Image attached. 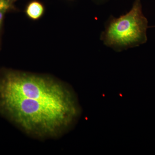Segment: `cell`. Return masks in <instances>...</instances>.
Segmentation results:
<instances>
[{"mask_svg": "<svg viewBox=\"0 0 155 155\" xmlns=\"http://www.w3.org/2000/svg\"><path fill=\"white\" fill-rule=\"evenodd\" d=\"M148 20L142 12L140 0H134L132 8L119 18L111 17L101 35L104 44L117 51L135 47L147 40Z\"/></svg>", "mask_w": 155, "mask_h": 155, "instance_id": "7a4b0ae2", "label": "cell"}, {"mask_svg": "<svg viewBox=\"0 0 155 155\" xmlns=\"http://www.w3.org/2000/svg\"><path fill=\"white\" fill-rule=\"evenodd\" d=\"M12 3H14V2L17 1V0H10Z\"/></svg>", "mask_w": 155, "mask_h": 155, "instance_id": "8992f818", "label": "cell"}, {"mask_svg": "<svg viewBox=\"0 0 155 155\" xmlns=\"http://www.w3.org/2000/svg\"><path fill=\"white\" fill-rule=\"evenodd\" d=\"M81 113L66 82L47 74L0 70V115L31 137L60 138L75 127Z\"/></svg>", "mask_w": 155, "mask_h": 155, "instance_id": "6da1fadb", "label": "cell"}, {"mask_svg": "<svg viewBox=\"0 0 155 155\" xmlns=\"http://www.w3.org/2000/svg\"><path fill=\"white\" fill-rule=\"evenodd\" d=\"M152 27H155V25H154V26H150V27H149V28H152Z\"/></svg>", "mask_w": 155, "mask_h": 155, "instance_id": "52a82bcc", "label": "cell"}, {"mask_svg": "<svg viewBox=\"0 0 155 155\" xmlns=\"http://www.w3.org/2000/svg\"><path fill=\"white\" fill-rule=\"evenodd\" d=\"M6 13L4 12H0V31L2 27L5 15Z\"/></svg>", "mask_w": 155, "mask_h": 155, "instance_id": "5b68a950", "label": "cell"}, {"mask_svg": "<svg viewBox=\"0 0 155 155\" xmlns=\"http://www.w3.org/2000/svg\"><path fill=\"white\" fill-rule=\"evenodd\" d=\"M25 14L28 19L37 21L43 16L45 8L40 2L33 1L28 3L25 9Z\"/></svg>", "mask_w": 155, "mask_h": 155, "instance_id": "3957f363", "label": "cell"}, {"mask_svg": "<svg viewBox=\"0 0 155 155\" xmlns=\"http://www.w3.org/2000/svg\"><path fill=\"white\" fill-rule=\"evenodd\" d=\"M14 9L13 3L10 0H0V12L7 13Z\"/></svg>", "mask_w": 155, "mask_h": 155, "instance_id": "277c9868", "label": "cell"}]
</instances>
